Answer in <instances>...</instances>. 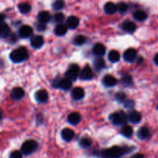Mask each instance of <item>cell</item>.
Segmentation results:
<instances>
[{
    "label": "cell",
    "mask_w": 158,
    "mask_h": 158,
    "mask_svg": "<svg viewBox=\"0 0 158 158\" xmlns=\"http://www.w3.org/2000/svg\"><path fill=\"white\" fill-rule=\"evenodd\" d=\"M79 71H80V68L77 64H72L69 66L68 69L67 70L65 76L67 78L71 80V81H75L76 79L79 76Z\"/></svg>",
    "instance_id": "6"
},
{
    "label": "cell",
    "mask_w": 158,
    "mask_h": 158,
    "mask_svg": "<svg viewBox=\"0 0 158 158\" xmlns=\"http://www.w3.org/2000/svg\"><path fill=\"white\" fill-rule=\"evenodd\" d=\"M18 9L20 12L23 14H26L31 10V6L27 2H22L18 6Z\"/></svg>",
    "instance_id": "29"
},
{
    "label": "cell",
    "mask_w": 158,
    "mask_h": 158,
    "mask_svg": "<svg viewBox=\"0 0 158 158\" xmlns=\"http://www.w3.org/2000/svg\"><path fill=\"white\" fill-rule=\"evenodd\" d=\"M157 108H158V106H157Z\"/></svg>",
    "instance_id": "46"
},
{
    "label": "cell",
    "mask_w": 158,
    "mask_h": 158,
    "mask_svg": "<svg viewBox=\"0 0 158 158\" xmlns=\"http://www.w3.org/2000/svg\"><path fill=\"white\" fill-rule=\"evenodd\" d=\"M53 86L54 87L60 88L64 90H68L71 88L72 81L67 77L62 79H57V80H55V81H54Z\"/></svg>",
    "instance_id": "5"
},
{
    "label": "cell",
    "mask_w": 158,
    "mask_h": 158,
    "mask_svg": "<svg viewBox=\"0 0 158 158\" xmlns=\"http://www.w3.org/2000/svg\"><path fill=\"white\" fill-rule=\"evenodd\" d=\"M50 14L48 12L46 11H43V12H40L39 13L38 16H37V19H38L39 23H43V24H46L50 20Z\"/></svg>",
    "instance_id": "20"
},
{
    "label": "cell",
    "mask_w": 158,
    "mask_h": 158,
    "mask_svg": "<svg viewBox=\"0 0 158 158\" xmlns=\"http://www.w3.org/2000/svg\"><path fill=\"white\" fill-rule=\"evenodd\" d=\"M35 99L38 103H45L48 100V94L44 89H40L35 94Z\"/></svg>",
    "instance_id": "11"
},
{
    "label": "cell",
    "mask_w": 158,
    "mask_h": 158,
    "mask_svg": "<svg viewBox=\"0 0 158 158\" xmlns=\"http://www.w3.org/2000/svg\"><path fill=\"white\" fill-rule=\"evenodd\" d=\"M79 77L81 80H89L92 79L93 77V73L91 71V69L89 66H85L84 69H82L81 72L79 73Z\"/></svg>",
    "instance_id": "9"
},
{
    "label": "cell",
    "mask_w": 158,
    "mask_h": 158,
    "mask_svg": "<svg viewBox=\"0 0 158 158\" xmlns=\"http://www.w3.org/2000/svg\"><path fill=\"white\" fill-rule=\"evenodd\" d=\"M10 96L13 100H21V99H23L24 97L25 92L21 87H15L14 89H12Z\"/></svg>",
    "instance_id": "12"
},
{
    "label": "cell",
    "mask_w": 158,
    "mask_h": 158,
    "mask_svg": "<svg viewBox=\"0 0 158 158\" xmlns=\"http://www.w3.org/2000/svg\"><path fill=\"white\" fill-rule=\"evenodd\" d=\"M53 18H54V22L57 23H61L63 20L64 19V15L62 12H57Z\"/></svg>",
    "instance_id": "37"
},
{
    "label": "cell",
    "mask_w": 158,
    "mask_h": 158,
    "mask_svg": "<svg viewBox=\"0 0 158 158\" xmlns=\"http://www.w3.org/2000/svg\"><path fill=\"white\" fill-rule=\"evenodd\" d=\"M149 136H150V131L146 127H143L138 131L137 137L140 140H146V139L148 138Z\"/></svg>",
    "instance_id": "24"
},
{
    "label": "cell",
    "mask_w": 158,
    "mask_h": 158,
    "mask_svg": "<svg viewBox=\"0 0 158 158\" xmlns=\"http://www.w3.org/2000/svg\"><path fill=\"white\" fill-rule=\"evenodd\" d=\"M116 100L119 103H123L125 101V100H126V96H125V94L124 93L119 92L116 94Z\"/></svg>",
    "instance_id": "36"
},
{
    "label": "cell",
    "mask_w": 158,
    "mask_h": 158,
    "mask_svg": "<svg viewBox=\"0 0 158 158\" xmlns=\"http://www.w3.org/2000/svg\"><path fill=\"white\" fill-rule=\"evenodd\" d=\"M131 158H144V156L142 154H136Z\"/></svg>",
    "instance_id": "41"
},
{
    "label": "cell",
    "mask_w": 158,
    "mask_h": 158,
    "mask_svg": "<svg viewBox=\"0 0 158 158\" xmlns=\"http://www.w3.org/2000/svg\"><path fill=\"white\" fill-rule=\"evenodd\" d=\"M9 57L13 63H19L27 60L29 57V54H28V51L26 50V48L20 47L12 51L10 53Z\"/></svg>",
    "instance_id": "1"
},
{
    "label": "cell",
    "mask_w": 158,
    "mask_h": 158,
    "mask_svg": "<svg viewBox=\"0 0 158 158\" xmlns=\"http://www.w3.org/2000/svg\"><path fill=\"white\" fill-rule=\"evenodd\" d=\"M126 150L120 147H112L109 149H106L102 152L104 158H119L125 154Z\"/></svg>",
    "instance_id": "2"
},
{
    "label": "cell",
    "mask_w": 158,
    "mask_h": 158,
    "mask_svg": "<svg viewBox=\"0 0 158 158\" xmlns=\"http://www.w3.org/2000/svg\"><path fill=\"white\" fill-rule=\"evenodd\" d=\"M122 29L124 31L129 33H132V32H135L136 29V26L134 23L131 21H125L122 23Z\"/></svg>",
    "instance_id": "19"
},
{
    "label": "cell",
    "mask_w": 158,
    "mask_h": 158,
    "mask_svg": "<svg viewBox=\"0 0 158 158\" xmlns=\"http://www.w3.org/2000/svg\"><path fill=\"white\" fill-rule=\"evenodd\" d=\"M9 158H23V154H22V152H20V151H15L11 153Z\"/></svg>",
    "instance_id": "39"
},
{
    "label": "cell",
    "mask_w": 158,
    "mask_h": 158,
    "mask_svg": "<svg viewBox=\"0 0 158 158\" xmlns=\"http://www.w3.org/2000/svg\"><path fill=\"white\" fill-rule=\"evenodd\" d=\"M109 120L113 124L119 126V125L125 124L128 117L123 111H118V112L113 113L109 116Z\"/></svg>",
    "instance_id": "3"
},
{
    "label": "cell",
    "mask_w": 158,
    "mask_h": 158,
    "mask_svg": "<svg viewBox=\"0 0 158 158\" xmlns=\"http://www.w3.org/2000/svg\"><path fill=\"white\" fill-rule=\"evenodd\" d=\"M67 32H68V26L64 24H61V23L57 25L55 27V29H54V32H55L56 35H59V36L65 35Z\"/></svg>",
    "instance_id": "23"
},
{
    "label": "cell",
    "mask_w": 158,
    "mask_h": 158,
    "mask_svg": "<svg viewBox=\"0 0 158 158\" xmlns=\"http://www.w3.org/2000/svg\"><path fill=\"white\" fill-rule=\"evenodd\" d=\"M108 58L109 61L112 63H117L120 60V55H119V52L116 50H111L108 52Z\"/></svg>",
    "instance_id": "27"
},
{
    "label": "cell",
    "mask_w": 158,
    "mask_h": 158,
    "mask_svg": "<svg viewBox=\"0 0 158 158\" xmlns=\"http://www.w3.org/2000/svg\"><path fill=\"white\" fill-rule=\"evenodd\" d=\"M68 120L71 124L77 125L81 121V115L77 112L71 113L68 117Z\"/></svg>",
    "instance_id": "22"
},
{
    "label": "cell",
    "mask_w": 158,
    "mask_h": 158,
    "mask_svg": "<svg viewBox=\"0 0 158 158\" xmlns=\"http://www.w3.org/2000/svg\"><path fill=\"white\" fill-rule=\"evenodd\" d=\"M31 46L35 49H40L44 43V40L43 37L40 35H33L30 40Z\"/></svg>",
    "instance_id": "7"
},
{
    "label": "cell",
    "mask_w": 158,
    "mask_h": 158,
    "mask_svg": "<svg viewBox=\"0 0 158 158\" xmlns=\"http://www.w3.org/2000/svg\"><path fill=\"white\" fill-rule=\"evenodd\" d=\"M4 20H5V15H3V14L0 13V24L4 23Z\"/></svg>",
    "instance_id": "42"
},
{
    "label": "cell",
    "mask_w": 158,
    "mask_h": 158,
    "mask_svg": "<svg viewBox=\"0 0 158 158\" xmlns=\"http://www.w3.org/2000/svg\"><path fill=\"white\" fill-rule=\"evenodd\" d=\"M93 53L97 56H102L105 53V47L102 43H96L92 49Z\"/></svg>",
    "instance_id": "17"
},
{
    "label": "cell",
    "mask_w": 158,
    "mask_h": 158,
    "mask_svg": "<svg viewBox=\"0 0 158 158\" xmlns=\"http://www.w3.org/2000/svg\"><path fill=\"white\" fill-rule=\"evenodd\" d=\"M64 6V0H54L52 4V7L54 10L58 11L62 9Z\"/></svg>",
    "instance_id": "34"
},
{
    "label": "cell",
    "mask_w": 158,
    "mask_h": 158,
    "mask_svg": "<svg viewBox=\"0 0 158 158\" xmlns=\"http://www.w3.org/2000/svg\"><path fill=\"white\" fill-rule=\"evenodd\" d=\"M35 26L36 29L38 31H44L45 29H46V25L41 23H37V24H35Z\"/></svg>",
    "instance_id": "40"
},
{
    "label": "cell",
    "mask_w": 158,
    "mask_h": 158,
    "mask_svg": "<svg viewBox=\"0 0 158 158\" xmlns=\"http://www.w3.org/2000/svg\"><path fill=\"white\" fill-rule=\"evenodd\" d=\"M85 96V91L81 87H75L71 91V97L74 100H81Z\"/></svg>",
    "instance_id": "14"
},
{
    "label": "cell",
    "mask_w": 158,
    "mask_h": 158,
    "mask_svg": "<svg viewBox=\"0 0 158 158\" xmlns=\"http://www.w3.org/2000/svg\"><path fill=\"white\" fill-rule=\"evenodd\" d=\"M37 142L33 140H29L25 141L23 143L21 147V152L24 155H29V154H33L36 150L37 149Z\"/></svg>",
    "instance_id": "4"
},
{
    "label": "cell",
    "mask_w": 158,
    "mask_h": 158,
    "mask_svg": "<svg viewBox=\"0 0 158 158\" xmlns=\"http://www.w3.org/2000/svg\"><path fill=\"white\" fill-rule=\"evenodd\" d=\"M154 60V63H156V65H158V53L156 54V56H154V60Z\"/></svg>",
    "instance_id": "43"
},
{
    "label": "cell",
    "mask_w": 158,
    "mask_h": 158,
    "mask_svg": "<svg viewBox=\"0 0 158 158\" xmlns=\"http://www.w3.org/2000/svg\"><path fill=\"white\" fill-rule=\"evenodd\" d=\"M122 135L125 137H130L133 135V128L131 127L129 125H124L122 128V131H121Z\"/></svg>",
    "instance_id": "30"
},
{
    "label": "cell",
    "mask_w": 158,
    "mask_h": 158,
    "mask_svg": "<svg viewBox=\"0 0 158 158\" xmlns=\"http://www.w3.org/2000/svg\"><path fill=\"white\" fill-rule=\"evenodd\" d=\"M66 25L69 29H76L79 25V19L76 16L71 15V16H69L67 19Z\"/></svg>",
    "instance_id": "16"
},
{
    "label": "cell",
    "mask_w": 158,
    "mask_h": 158,
    "mask_svg": "<svg viewBox=\"0 0 158 158\" xmlns=\"http://www.w3.org/2000/svg\"><path fill=\"white\" fill-rule=\"evenodd\" d=\"M123 103L125 107L127 108V109H132V108H133V106H134L135 105L134 101L132 100H125V101Z\"/></svg>",
    "instance_id": "38"
},
{
    "label": "cell",
    "mask_w": 158,
    "mask_h": 158,
    "mask_svg": "<svg viewBox=\"0 0 158 158\" xmlns=\"http://www.w3.org/2000/svg\"><path fill=\"white\" fill-rule=\"evenodd\" d=\"M133 17H134L135 19L137 20V21L143 22L144 21V20L147 19V13H146L145 12H143V11L138 10L136 11V12H135V13L133 14Z\"/></svg>",
    "instance_id": "28"
},
{
    "label": "cell",
    "mask_w": 158,
    "mask_h": 158,
    "mask_svg": "<svg viewBox=\"0 0 158 158\" xmlns=\"http://www.w3.org/2000/svg\"><path fill=\"white\" fill-rule=\"evenodd\" d=\"M121 82H122V85H124L125 86H131L133 84V78L129 74H125L121 78Z\"/></svg>",
    "instance_id": "31"
},
{
    "label": "cell",
    "mask_w": 158,
    "mask_h": 158,
    "mask_svg": "<svg viewBox=\"0 0 158 158\" xmlns=\"http://www.w3.org/2000/svg\"><path fill=\"white\" fill-rule=\"evenodd\" d=\"M0 37H1V35H0Z\"/></svg>",
    "instance_id": "45"
},
{
    "label": "cell",
    "mask_w": 158,
    "mask_h": 158,
    "mask_svg": "<svg viewBox=\"0 0 158 158\" xmlns=\"http://www.w3.org/2000/svg\"><path fill=\"white\" fill-rule=\"evenodd\" d=\"M102 82H103V84L105 85V86L110 87V86H114L117 83V80H116V77H114L113 76L106 75L103 77Z\"/></svg>",
    "instance_id": "18"
},
{
    "label": "cell",
    "mask_w": 158,
    "mask_h": 158,
    "mask_svg": "<svg viewBox=\"0 0 158 158\" xmlns=\"http://www.w3.org/2000/svg\"><path fill=\"white\" fill-rule=\"evenodd\" d=\"M104 11L105 13L109 14V15L114 14L117 11V6L112 2H108L104 6Z\"/></svg>",
    "instance_id": "21"
},
{
    "label": "cell",
    "mask_w": 158,
    "mask_h": 158,
    "mask_svg": "<svg viewBox=\"0 0 158 158\" xmlns=\"http://www.w3.org/2000/svg\"><path fill=\"white\" fill-rule=\"evenodd\" d=\"M127 117H128V120L133 123H139L142 119L141 114L136 110L131 111L127 116Z\"/></svg>",
    "instance_id": "15"
},
{
    "label": "cell",
    "mask_w": 158,
    "mask_h": 158,
    "mask_svg": "<svg viewBox=\"0 0 158 158\" xmlns=\"http://www.w3.org/2000/svg\"><path fill=\"white\" fill-rule=\"evenodd\" d=\"M91 143H92L91 140L90 138H88V137H83V138L81 139L80 141H79V145H80L81 148H90Z\"/></svg>",
    "instance_id": "32"
},
{
    "label": "cell",
    "mask_w": 158,
    "mask_h": 158,
    "mask_svg": "<svg viewBox=\"0 0 158 158\" xmlns=\"http://www.w3.org/2000/svg\"><path fill=\"white\" fill-rule=\"evenodd\" d=\"M136 55H137V52H136V49H129L124 52L123 59L126 62L132 63V62H133L135 60H136Z\"/></svg>",
    "instance_id": "8"
},
{
    "label": "cell",
    "mask_w": 158,
    "mask_h": 158,
    "mask_svg": "<svg viewBox=\"0 0 158 158\" xmlns=\"http://www.w3.org/2000/svg\"><path fill=\"white\" fill-rule=\"evenodd\" d=\"M10 34V29L9 26L6 25V23H2L0 24V35L2 38H6Z\"/></svg>",
    "instance_id": "25"
},
{
    "label": "cell",
    "mask_w": 158,
    "mask_h": 158,
    "mask_svg": "<svg viewBox=\"0 0 158 158\" xmlns=\"http://www.w3.org/2000/svg\"><path fill=\"white\" fill-rule=\"evenodd\" d=\"M61 137L64 140L67 142H69L74 138V132L70 128H64L61 131Z\"/></svg>",
    "instance_id": "13"
},
{
    "label": "cell",
    "mask_w": 158,
    "mask_h": 158,
    "mask_svg": "<svg viewBox=\"0 0 158 158\" xmlns=\"http://www.w3.org/2000/svg\"><path fill=\"white\" fill-rule=\"evenodd\" d=\"M128 9V6L126 3L125 2H119L117 5V10L119 11L120 13H125Z\"/></svg>",
    "instance_id": "35"
},
{
    "label": "cell",
    "mask_w": 158,
    "mask_h": 158,
    "mask_svg": "<svg viewBox=\"0 0 158 158\" xmlns=\"http://www.w3.org/2000/svg\"><path fill=\"white\" fill-rule=\"evenodd\" d=\"M33 29L29 26H23L19 30V34L22 38H29L33 35Z\"/></svg>",
    "instance_id": "10"
},
{
    "label": "cell",
    "mask_w": 158,
    "mask_h": 158,
    "mask_svg": "<svg viewBox=\"0 0 158 158\" xmlns=\"http://www.w3.org/2000/svg\"><path fill=\"white\" fill-rule=\"evenodd\" d=\"M85 41H86V39L84 35H77L73 40V43L76 46H81L85 43Z\"/></svg>",
    "instance_id": "33"
},
{
    "label": "cell",
    "mask_w": 158,
    "mask_h": 158,
    "mask_svg": "<svg viewBox=\"0 0 158 158\" xmlns=\"http://www.w3.org/2000/svg\"><path fill=\"white\" fill-rule=\"evenodd\" d=\"M1 119H2V113L0 112V120H1Z\"/></svg>",
    "instance_id": "44"
},
{
    "label": "cell",
    "mask_w": 158,
    "mask_h": 158,
    "mask_svg": "<svg viewBox=\"0 0 158 158\" xmlns=\"http://www.w3.org/2000/svg\"><path fill=\"white\" fill-rule=\"evenodd\" d=\"M93 64L96 71H101L105 67V63L102 58H96Z\"/></svg>",
    "instance_id": "26"
}]
</instances>
